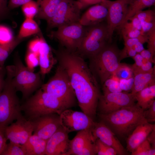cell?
<instances>
[{"instance_id":"cell-16","label":"cell","mask_w":155,"mask_h":155,"mask_svg":"<svg viewBox=\"0 0 155 155\" xmlns=\"http://www.w3.org/2000/svg\"><path fill=\"white\" fill-rule=\"evenodd\" d=\"M34 134L47 140L61 126L59 115L55 113L42 116L33 120Z\"/></svg>"},{"instance_id":"cell-9","label":"cell","mask_w":155,"mask_h":155,"mask_svg":"<svg viewBox=\"0 0 155 155\" xmlns=\"http://www.w3.org/2000/svg\"><path fill=\"white\" fill-rule=\"evenodd\" d=\"M83 8L78 1L62 0L53 17L47 21L48 28H58L79 22Z\"/></svg>"},{"instance_id":"cell-31","label":"cell","mask_w":155,"mask_h":155,"mask_svg":"<svg viewBox=\"0 0 155 155\" xmlns=\"http://www.w3.org/2000/svg\"><path fill=\"white\" fill-rule=\"evenodd\" d=\"M113 76L119 79H128L134 76L131 66L125 63H120Z\"/></svg>"},{"instance_id":"cell-25","label":"cell","mask_w":155,"mask_h":155,"mask_svg":"<svg viewBox=\"0 0 155 155\" xmlns=\"http://www.w3.org/2000/svg\"><path fill=\"white\" fill-rule=\"evenodd\" d=\"M136 104L144 110L149 106L155 97V84L150 85L135 94L134 96Z\"/></svg>"},{"instance_id":"cell-3","label":"cell","mask_w":155,"mask_h":155,"mask_svg":"<svg viewBox=\"0 0 155 155\" xmlns=\"http://www.w3.org/2000/svg\"><path fill=\"white\" fill-rule=\"evenodd\" d=\"M21 108L25 117L32 121L47 114L55 113L60 115L64 110L69 108L60 100L41 88L27 99Z\"/></svg>"},{"instance_id":"cell-22","label":"cell","mask_w":155,"mask_h":155,"mask_svg":"<svg viewBox=\"0 0 155 155\" xmlns=\"http://www.w3.org/2000/svg\"><path fill=\"white\" fill-rule=\"evenodd\" d=\"M62 0H37L38 7L37 18L46 20H50L54 15Z\"/></svg>"},{"instance_id":"cell-45","label":"cell","mask_w":155,"mask_h":155,"mask_svg":"<svg viewBox=\"0 0 155 155\" xmlns=\"http://www.w3.org/2000/svg\"><path fill=\"white\" fill-rule=\"evenodd\" d=\"M142 32L144 35L155 29V21L151 22H141Z\"/></svg>"},{"instance_id":"cell-39","label":"cell","mask_w":155,"mask_h":155,"mask_svg":"<svg viewBox=\"0 0 155 155\" xmlns=\"http://www.w3.org/2000/svg\"><path fill=\"white\" fill-rule=\"evenodd\" d=\"M124 41V47L130 48L133 46L137 43L140 42L143 44L147 42L148 37L146 35H142L139 36L132 38H123Z\"/></svg>"},{"instance_id":"cell-4","label":"cell","mask_w":155,"mask_h":155,"mask_svg":"<svg viewBox=\"0 0 155 155\" xmlns=\"http://www.w3.org/2000/svg\"><path fill=\"white\" fill-rule=\"evenodd\" d=\"M5 68L7 77L0 93V127H5L23 116L17 91L12 83L13 66H7Z\"/></svg>"},{"instance_id":"cell-30","label":"cell","mask_w":155,"mask_h":155,"mask_svg":"<svg viewBox=\"0 0 155 155\" xmlns=\"http://www.w3.org/2000/svg\"><path fill=\"white\" fill-rule=\"evenodd\" d=\"M120 30L123 38H135L144 35L141 31L135 28L130 22H126Z\"/></svg>"},{"instance_id":"cell-46","label":"cell","mask_w":155,"mask_h":155,"mask_svg":"<svg viewBox=\"0 0 155 155\" xmlns=\"http://www.w3.org/2000/svg\"><path fill=\"white\" fill-rule=\"evenodd\" d=\"M5 127H0V155H1L7 144V140L5 134Z\"/></svg>"},{"instance_id":"cell-29","label":"cell","mask_w":155,"mask_h":155,"mask_svg":"<svg viewBox=\"0 0 155 155\" xmlns=\"http://www.w3.org/2000/svg\"><path fill=\"white\" fill-rule=\"evenodd\" d=\"M1 155H26V153L23 144L10 142Z\"/></svg>"},{"instance_id":"cell-24","label":"cell","mask_w":155,"mask_h":155,"mask_svg":"<svg viewBox=\"0 0 155 155\" xmlns=\"http://www.w3.org/2000/svg\"><path fill=\"white\" fill-rule=\"evenodd\" d=\"M154 72L133 73L134 83L131 90V93L133 96L146 87L155 84Z\"/></svg>"},{"instance_id":"cell-54","label":"cell","mask_w":155,"mask_h":155,"mask_svg":"<svg viewBox=\"0 0 155 155\" xmlns=\"http://www.w3.org/2000/svg\"><path fill=\"white\" fill-rule=\"evenodd\" d=\"M152 148H155V129L149 134L147 139Z\"/></svg>"},{"instance_id":"cell-27","label":"cell","mask_w":155,"mask_h":155,"mask_svg":"<svg viewBox=\"0 0 155 155\" xmlns=\"http://www.w3.org/2000/svg\"><path fill=\"white\" fill-rule=\"evenodd\" d=\"M39 31L38 26L33 19L26 18L21 26L17 38L22 39Z\"/></svg>"},{"instance_id":"cell-53","label":"cell","mask_w":155,"mask_h":155,"mask_svg":"<svg viewBox=\"0 0 155 155\" xmlns=\"http://www.w3.org/2000/svg\"><path fill=\"white\" fill-rule=\"evenodd\" d=\"M8 9L7 1L5 0H0V17L5 14Z\"/></svg>"},{"instance_id":"cell-56","label":"cell","mask_w":155,"mask_h":155,"mask_svg":"<svg viewBox=\"0 0 155 155\" xmlns=\"http://www.w3.org/2000/svg\"><path fill=\"white\" fill-rule=\"evenodd\" d=\"M5 0L7 1V0Z\"/></svg>"},{"instance_id":"cell-49","label":"cell","mask_w":155,"mask_h":155,"mask_svg":"<svg viewBox=\"0 0 155 155\" xmlns=\"http://www.w3.org/2000/svg\"><path fill=\"white\" fill-rule=\"evenodd\" d=\"M129 20H130V22L133 26L135 28L142 32V26L141 22L135 15L131 18Z\"/></svg>"},{"instance_id":"cell-36","label":"cell","mask_w":155,"mask_h":155,"mask_svg":"<svg viewBox=\"0 0 155 155\" xmlns=\"http://www.w3.org/2000/svg\"><path fill=\"white\" fill-rule=\"evenodd\" d=\"M13 39L11 29L7 26L0 25V44L8 43Z\"/></svg>"},{"instance_id":"cell-15","label":"cell","mask_w":155,"mask_h":155,"mask_svg":"<svg viewBox=\"0 0 155 155\" xmlns=\"http://www.w3.org/2000/svg\"><path fill=\"white\" fill-rule=\"evenodd\" d=\"M95 140L91 129L78 131L70 141V148L67 155H94L96 154Z\"/></svg>"},{"instance_id":"cell-40","label":"cell","mask_w":155,"mask_h":155,"mask_svg":"<svg viewBox=\"0 0 155 155\" xmlns=\"http://www.w3.org/2000/svg\"><path fill=\"white\" fill-rule=\"evenodd\" d=\"M144 110V115L147 122H153L155 121V100H154L148 107Z\"/></svg>"},{"instance_id":"cell-23","label":"cell","mask_w":155,"mask_h":155,"mask_svg":"<svg viewBox=\"0 0 155 155\" xmlns=\"http://www.w3.org/2000/svg\"><path fill=\"white\" fill-rule=\"evenodd\" d=\"M46 142L35 134L31 135L23 144L26 155H45Z\"/></svg>"},{"instance_id":"cell-34","label":"cell","mask_w":155,"mask_h":155,"mask_svg":"<svg viewBox=\"0 0 155 155\" xmlns=\"http://www.w3.org/2000/svg\"><path fill=\"white\" fill-rule=\"evenodd\" d=\"M95 144L97 155H118L117 151L114 148L103 143L98 139L96 140Z\"/></svg>"},{"instance_id":"cell-6","label":"cell","mask_w":155,"mask_h":155,"mask_svg":"<svg viewBox=\"0 0 155 155\" xmlns=\"http://www.w3.org/2000/svg\"><path fill=\"white\" fill-rule=\"evenodd\" d=\"M108 44L106 23L103 22L96 25L85 26L83 39L76 52L84 58L90 59Z\"/></svg>"},{"instance_id":"cell-37","label":"cell","mask_w":155,"mask_h":155,"mask_svg":"<svg viewBox=\"0 0 155 155\" xmlns=\"http://www.w3.org/2000/svg\"><path fill=\"white\" fill-rule=\"evenodd\" d=\"M140 22L155 21V13L154 11L151 9L138 11L135 15Z\"/></svg>"},{"instance_id":"cell-17","label":"cell","mask_w":155,"mask_h":155,"mask_svg":"<svg viewBox=\"0 0 155 155\" xmlns=\"http://www.w3.org/2000/svg\"><path fill=\"white\" fill-rule=\"evenodd\" d=\"M94 139H99L104 144L112 147L117 154L127 155L128 153L115 136V134L102 121L95 122L91 129Z\"/></svg>"},{"instance_id":"cell-35","label":"cell","mask_w":155,"mask_h":155,"mask_svg":"<svg viewBox=\"0 0 155 155\" xmlns=\"http://www.w3.org/2000/svg\"><path fill=\"white\" fill-rule=\"evenodd\" d=\"M118 80L112 77L106 80L102 85L103 93L117 92H122Z\"/></svg>"},{"instance_id":"cell-7","label":"cell","mask_w":155,"mask_h":155,"mask_svg":"<svg viewBox=\"0 0 155 155\" xmlns=\"http://www.w3.org/2000/svg\"><path fill=\"white\" fill-rule=\"evenodd\" d=\"M41 88L58 98L69 108L74 106L76 98L68 75L58 64L54 75Z\"/></svg>"},{"instance_id":"cell-21","label":"cell","mask_w":155,"mask_h":155,"mask_svg":"<svg viewBox=\"0 0 155 155\" xmlns=\"http://www.w3.org/2000/svg\"><path fill=\"white\" fill-rule=\"evenodd\" d=\"M40 72L42 78L49 73L57 61L53 56L51 47L43 38L38 53Z\"/></svg>"},{"instance_id":"cell-32","label":"cell","mask_w":155,"mask_h":155,"mask_svg":"<svg viewBox=\"0 0 155 155\" xmlns=\"http://www.w3.org/2000/svg\"><path fill=\"white\" fill-rule=\"evenodd\" d=\"M155 148L151 146L146 139L141 143L132 153V155H154Z\"/></svg>"},{"instance_id":"cell-2","label":"cell","mask_w":155,"mask_h":155,"mask_svg":"<svg viewBox=\"0 0 155 155\" xmlns=\"http://www.w3.org/2000/svg\"><path fill=\"white\" fill-rule=\"evenodd\" d=\"M144 110L137 104L122 108L112 113L99 114L100 121L119 137L126 138L138 125L147 121Z\"/></svg>"},{"instance_id":"cell-47","label":"cell","mask_w":155,"mask_h":155,"mask_svg":"<svg viewBox=\"0 0 155 155\" xmlns=\"http://www.w3.org/2000/svg\"><path fill=\"white\" fill-rule=\"evenodd\" d=\"M31 0H9L8 5V9H12L24 4Z\"/></svg>"},{"instance_id":"cell-38","label":"cell","mask_w":155,"mask_h":155,"mask_svg":"<svg viewBox=\"0 0 155 155\" xmlns=\"http://www.w3.org/2000/svg\"><path fill=\"white\" fill-rule=\"evenodd\" d=\"M26 61L27 67L34 71V68L39 65L38 55L28 51L26 57Z\"/></svg>"},{"instance_id":"cell-18","label":"cell","mask_w":155,"mask_h":155,"mask_svg":"<svg viewBox=\"0 0 155 155\" xmlns=\"http://www.w3.org/2000/svg\"><path fill=\"white\" fill-rule=\"evenodd\" d=\"M68 133L61 126L47 140L45 155H67L70 141Z\"/></svg>"},{"instance_id":"cell-55","label":"cell","mask_w":155,"mask_h":155,"mask_svg":"<svg viewBox=\"0 0 155 155\" xmlns=\"http://www.w3.org/2000/svg\"><path fill=\"white\" fill-rule=\"evenodd\" d=\"M144 44L139 42L135 44L133 47L137 53H140L144 49L143 46Z\"/></svg>"},{"instance_id":"cell-48","label":"cell","mask_w":155,"mask_h":155,"mask_svg":"<svg viewBox=\"0 0 155 155\" xmlns=\"http://www.w3.org/2000/svg\"><path fill=\"white\" fill-rule=\"evenodd\" d=\"M6 73V68L4 66H0V93L3 90L4 86V77Z\"/></svg>"},{"instance_id":"cell-5","label":"cell","mask_w":155,"mask_h":155,"mask_svg":"<svg viewBox=\"0 0 155 155\" xmlns=\"http://www.w3.org/2000/svg\"><path fill=\"white\" fill-rule=\"evenodd\" d=\"M121 51L115 45L109 44L89 59V67L102 85L114 75L120 63Z\"/></svg>"},{"instance_id":"cell-52","label":"cell","mask_w":155,"mask_h":155,"mask_svg":"<svg viewBox=\"0 0 155 155\" xmlns=\"http://www.w3.org/2000/svg\"><path fill=\"white\" fill-rule=\"evenodd\" d=\"M102 0H78L81 4L83 8L92 5H95L101 2Z\"/></svg>"},{"instance_id":"cell-19","label":"cell","mask_w":155,"mask_h":155,"mask_svg":"<svg viewBox=\"0 0 155 155\" xmlns=\"http://www.w3.org/2000/svg\"><path fill=\"white\" fill-rule=\"evenodd\" d=\"M95 5L81 16L79 23L81 25L85 27L93 26L106 20L108 10L103 1Z\"/></svg>"},{"instance_id":"cell-51","label":"cell","mask_w":155,"mask_h":155,"mask_svg":"<svg viewBox=\"0 0 155 155\" xmlns=\"http://www.w3.org/2000/svg\"><path fill=\"white\" fill-rule=\"evenodd\" d=\"M133 58L134 60L135 63L132 66L135 67H139L141 66L145 60L139 53H137Z\"/></svg>"},{"instance_id":"cell-1","label":"cell","mask_w":155,"mask_h":155,"mask_svg":"<svg viewBox=\"0 0 155 155\" xmlns=\"http://www.w3.org/2000/svg\"><path fill=\"white\" fill-rule=\"evenodd\" d=\"M55 53L59 64L68 75L79 106L93 119L101 95L96 78L84 58L76 52L64 48Z\"/></svg>"},{"instance_id":"cell-12","label":"cell","mask_w":155,"mask_h":155,"mask_svg":"<svg viewBox=\"0 0 155 155\" xmlns=\"http://www.w3.org/2000/svg\"><path fill=\"white\" fill-rule=\"evenodd\" d=\"M102 0L108 9L106 20L110 43L115 30L118 28L125 18L132 0Z\"/></svg>"},{"instance_id":"cell-8","label":"cell","mask_w":155,"mask_h":155,"mask_svg":"<svg viewBox=\"0 0 155 155\" xmlns=\"http://www.w3.org/2000/svg\"><path fill=\"white\" fill-rule=\"evenodd\" d=\"M12 83L16 90L20 92L24 99H27L42 85L40 72L34 71L25 66L18 57L15 59Z\"/></svg>"},{"instance_id":"cell-41","label":"cell","mask_w":155,"mask_h":155,"mask_svg":"<svg viewBox=\"0 0 155 155\" xmlns=\"http://www.w3.org/2000/svg\"><path fill=\"white\" fill-rule=\"evenodd\" d=\"M152 63L150 61L145 60L143 64L139 67L131 66L133 73L138 72L146 73L155 71L154 69L152 67Z\"/></svg>"},{"instance_id":"cell-42","label":"cell","mask_w":155,"mask_h":155,"mask_svg":"<svg viewBox=\"0 0 155 155\" xmlns=\"http://www.w3.org/2000/svg\"><path fill=\"white\" fill-rule=\"evenodd\" d=\"M145 35L148 37V49L154 56L155 53V29L147 33Z\"/></svg>"},{"instance_id":"cell-44","label":"cell","mask_w":155,"mask_h":155,"mask_svg":"<svg viewBox=\"0 0 155 155\" xmlns=\"http://www.w3.org/2000/svg\"><path fill=\"white\" fill-rule=\"evenodd\" d=\"M42 38H37L31 41L28 45V51L38 55Z\"/></svg>"},{"instance_id":"cell-28","label":"cell","mask_w":155,"mask_h":155,"mask_svg":"<svg viewBox=\"0 0 155 155\" xmlns=\"http://www.w3.org/2000/svg\"><path fill=\"white\" fill-rule=\"evenodd\" d=\"M22 40L17 38L8 43L0 44V66H4L5 60L9 54Z\"/></svg>"},{"instance_id":"cell-11","label":"cell","mask_w":155,"mask_h":155,"mask_svg":"<svg viewBox=\"0 0 155 155\" xmlns=\"http://www.w3.org/2000/svg\"><path fill=\"white\" fill-rule=\"evenodd\" d=\"M135 100L131 93L122 91L103 93L99 97L97 108L99 114H108L134 104Z\"/></svg>"},{"instance_id":"cell-10","label":"cell","mask_w":155,"mask_h":155,"mask_svg":"<svg viewBox=\"0 0 155 155\" xmlns=\"http://www.w3.org/2000/svg\"><path fill=\"white\" fill-rule=\"evenodd\" d=\"M51 33V36L57 39L64 48L71 52H76L83 39L85 26L79 22L57 28Z\"/></svg>"},{"instance_id":"cell-33","label":"cell","mask_w":155,"mask_h":155,"mask_svg":"<svg viewBox=\"0 0 155 155\" xmlns=\"http://www.w3.org/2000/svg\"><path fill=\"white\" fill-rule=\"evenodd\" d=\"M22 8L26 18L33 19L38 12L37 3L32 0L22 5Z\"/></svg>"},{"instance_id":"cell-13","label":"cell","mask_w":155,"mask_h":155,"mask_svg":"<svg viewBox=\"0 0 155 155\" xmlns=\"http://www.w3.org/2000/svg\"><path fill=\"white\" fill-rule=\"evenodd\" d=\"M61 126L68 133L92 129L95 123L93 119L83 112L69 109L59 115Z\"/></svg>"},{"instance_id":"cell-14","label":"cell","mask_w":155,"mask_h":155,"mask_svg":"<svg viewBox=\"0 0 155 155\" xmlns=\"http://www.w3.org/2000/svg\"><path fill=\"white\" fill-rule=\"evenodd\" d=\"M34 129L33 121L23 116L5 128L6 137L10 142L24 144L32 135Z\"/></svg>"},{"instance_id":"cell-50","label":"cell","mask_w":155,"mask_h":155,"mask_svg":"<svg viewBox=\"0 0 155 155\" xmlns=\"http://www.w3.org/2000/svg\"><path fill=\"white\" fill-rule=\"evenodd\" d=\"M140 53L145 60L154 62V56L148 49H144Z\"/></svg>"},{"instance_id":"cell-43","label":"cell","mask_w":155,"mask_h":155,"mask_svg":"<svg viewBox=\"0 0 155 155\" xmlns=\"http://www.w3.org/2000/svg\"><path fill=\"white\" fill-rule=\"evenodd\" d=\"M119 81L120 87L122 91L131 90L133 84V76L128 79H119Z\"/></svg>"},{"instance_id":"cell-26","label":"cell","mask_w":155,"mask_h":155,"mask_svg":"<svg viewBox=\"0 0 155 155\" xmlns=\"http://www.w3.org/2000/svg\"><path fill=\"white\" fill-rule=\"evenodd\" d=\"M155 3V0H132L129 6L125 18L118 28L120 30L138 11L154 5Z\"/></svg>"},{"instance_id":"cell-20","label":"cell","mask_w":155,"mask_h":155,"mask_svg":"<svg viewBox=\"0 0 155 155\" xmlns=\"http://www.w3.org/2000/svg\"><path fill=\"white\" fill-rule=\"evenodd\" d=\"M155 129L154 124L147 121L137 126L127 137V151L132 153L147 139L149 134Z\"/></svg>"}]
</instances>
